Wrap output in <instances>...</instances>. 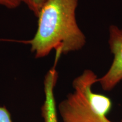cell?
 <instances>
[{"label": "cell", "mask_w": 122, "mask_h": 122, "mask_svg": "<svg viewBox=\"0 0 122 122\" xmlns=\"http://www.w3.org/2000/svg\"><path fill=\"white\" fill-rule=\"evenodd\" d=\"M109 33V44L114 60L107 72L98 79L105 91L114 89L122 81V30L112 25L110 27Z\"/></svg>", "instance_id": "3957f363"}, {"label": "cell", "mask_w": 122, "mask_h": 122, "mask_svg": "<svg viewBox=\"0 0 122 122\" xmlns=\"http://www.w3.org/2000/svg\"><path fill=\"white\" fill-rule=\"evenodd\" d=\"M0 122H12L10 112L5 106H0Z\"/></svg>", "instance_id": "52a82bcc"}, {"label": "cell", "mask_w": 122, "mask_h": 122, "mask_svg": "<svg viewBox=\"0 0 122 122\" xmlns=\"http://www.w3.org/2000/svg\"><path fill=\"white\" fill-rule=\"evenodd\" d=\"M78 0H47L38 15L34 37L22 41L30 46L37 58L46 57L55 49L67 54L81 49L86 42L76 19Z\"/></svg>", "instance_id": "6da1fadb"}, {"label": "cell", "mask_w": 122, "mask_h": 122, "mask_svg": "<svg viewBox=\"0 0 122 122\" xmlns=\"http://www.w3.org/2000/svg\"><path fill=\"white\" fill-rule=\"evenodd\" d=\"M98 78L93 71L86 70L72 82L74 92L59 103L58 111L63 122H112L107 117L112 102L107 96L93 92Z\"/></svg>", "instance_id": "7a4b0ae2"}, {"label": "cell", "mask_w": 122, "mask_h": 122, "mask_svg": "<svg viewBox=\"0 0 122 122\" xmlns=\"http://www.w3.org/2000/svg\"><path fill=\"white\" fill-rule=\"evenodd\" d=\"M20 2L24 3L28 9L37 17L42 7L47 0H19Z\"/></svg>", "instance_id": "5b68a950"}, {"label": "cell", "mask_w": 122, "mask_h": 122, "mask_svg": "<svg viewBox=\"0 0 122 122\" xmlns=\"http://www.w3.org/2000/svg\"><path fill=\"white\" fill-rule=\"evenodd\" d=\"M21 2L19 0H0V5L9 9H14L18 7Z\"/></svg>", "instance_id": "8992f818"}, {"label": "cell", "mask_w": 122, "mask_h": 122, "mask_svg": "<svg viewBox=\"0 0 122 122\" xmlns=\"http://www.w3.org/2000/svg\"><path fill=\"white\" fill-rule=\"evenodd\" d=\"M58 79L55 67L50 70L44 80L45 100L41 107V115L44 122H58L54 90Z\"/></svg>", "instance_id": "277c9868"}, {"label": "cell", "mask_w": 122, "mask_h": 122, "mask_svg": "<svg viewBox=\"0 0 122 122\" xmlns=\"http://www.w3.org/2000/svg\"></svg>", "instance_id": "ba28073f"}]
</instances>
